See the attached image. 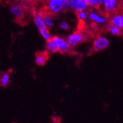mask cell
Masks as SVG:
<instances>
[{"mask_svg": "<svg viewBox=\"0 0 123 123\" xmlns=\"http://www.w3.org/2000/svg\"><path fill=\"white\" fill-rule=\"evenodd\" d=\"M60 26L63 30H67L68 29V24L66 22H61L60 24Z\"/></svg>", "mask_w": 123, "mask_h": 123, "instance_id": "obj_16", "label": "cell"}, {"mask_svg": "<svg viewBox=\"0 0 123 123\" xmlns=\"http://www.w3.org/2000/svg\"><path fill=\"white\" fill-rule=\"evenodd\" d=\"M10 82V76L7 73H0V86L6 87Z\"/></svg>", "mask_w": 123, "mask_h": 123, "instance_id": "obj_11", "label": "cell"}, {"mask_svg": "<svg viewBox=\"0 0 123 123\" xmlns=\"http://www.w3.org/2000/svg\"><path fill=\"white\" fill-rule=\"evenodd\" d=\"M89 18L97 23H105L106 22V18L100 17V16H98V14H96L95 13H93V12H91L89 14Z\"/></svg>", "mask_w": 123, "mask_h": 123, "instance_id": "obj_13", "label": "cell"}, {"mask_svg": "<svg viewBox=\"0 0 123 123\" xmlns=\"http://www.w3.org/2000/svg\"><path fill=\"white\" fill-rule=\"evenodd\" d=\"M86 39V34L85 33L84 30H76L73 33L69 35L67 38V42L71 47H75L77 45L82 43Z\"/></svg>", "mask_w": 123, "mask_h": 123, "instance_id": "obj_3", "label": "cell"}, {"mask_svg": "<svg viewBox=\"0 0 123 123\" xmlns=\"http://www.w3.org/2000/svg\"><path fill=\"white\" fill-rule=\"evenodd\" d=\"M102 2L103 0H88V5H92L96 8H99L101 4H102Z\"/></svg>", "mask_w": 123, "mask_h": 123, "instance_id": "obj_14", "label": "cell"}, {"mask_svg": "<svg viewBox=\"0 0 123 123\" xmlns=\"http://www.w3.org/2000/svg\"><path fill=\"white\" fill-rule=\"evenodd\" d=\"M107 30L112 34L116 35V36H119L122 33L121 29L117 27V26H116L114 25H113V24H109L107 26Z\"/></svg>", "mask_w": 123, "mask_h": 123, "instance_id": "obj_12", "label": "cell"}, {"mask_svg": "<svg viewBox=\"0 0 123 123\" xmlns=\"http://www.w3.org/2000/svg\"><path fill=\"white\" fill-rule=\"evenodd\" d=\"M109 45H110L109 40L106 38H105L104 36H98L94 41L92 50L94 52L100 51L107 49Z\"/></svg>", "mask_w": 123, "mask_h": 123, "instance_id": "obj_5", "label": "cell"}, {"mask_svg": "<svg viewBox=\"0 0 123 123\" xmlns=\"http://www.w3.org/2000/svg\"><path fill=\"white\" fill-rule=\"evenodd\" d=\"M68 6V2H64L62 0H48V4L45 11L50 14H56Z\"/></svg>", "mask_w": 123, "mask_h": 123, "instance_id": "obj_2", "label": "cell"}, {"mask_svg": "<svg viewBox=\"0 0 123 123\" xmlns=\"http://www.w3.org/2000/svg\"><path fill=\"white\" fill-rule=\"evenodd\" d=\"M76 15H77L78 19L81 20H85L87 18V14L83 12H78L76 13Z\"/></svg>", "mask_w": 123, "mask_h": 123, "instance_id": "obj_15", "label": "cell"}, {"mask_svg": "<svg viewBox=\"0 0 123 123\" xmlns=\"http://www.w3.org/2000/svg\"><path fill=\"white\" fill-rule=\"evenodd\" d=\"M110 24H113L120 29H123V14H116L110 20Z\"/></svg>", "mask_w": 123, "mask_h": 123, "instance_id": "obj_10", "label": "cell"}, {"mask_svg": "<svg viewBox=\"0 0 123 123\" xmlns=\"http://www.w3.org/2000/svg\"><path fill=\"white\" fill-rule=\"evenodd\" d=\"M33 20L34 23L36 24V26H37L40 34L42 35V36L43 38L48 41L51 39L52 37L49 33V30H48L47 26H45V23H44V19H43V15H42V12H38L36 13L33 16Z\"/></svg>", "mask_w": 123, "mask_h": 123, "instance_id": "obj_1", "label": "cell"}, {"mask_svg": "<svg viewBox=\"0 0 123 123\" xmlns=\"http://www.w3.org/2000/svg\"><path fill=\"white\" fill-rule=\"evenodd\" d=\"M49 59V52L48 51L37 52L36 55L35 61L38 66H44Z\"/></svg>", "mask_w": 123, "mask_h": 123, "instance_id": "obj_8", "label": "cell"}, {"mask_svg": "<svg viewBox=\"0 0 123 123\" xmlns=\"http://www.w3.org/2000/svg\"><path fill=\"white\" fill-rule=\"evenodd\" d=\"M51 40L55 43L57 52H60L61 54L69 52L71 49V46L69 45L67 41H66L65 39H63L62 38H60V37H58V36L52 37Z\"/></svg>", "mask_w": 123, "mask_h": 123, "instance_id": "obj_4", "label": "cell"}, {"mask_svg": "<svg viewBox=\"0 0 123 123\" xmlns=\"http://www.w3.org/2000/svg\"><path fill=\"white\" fill-rule=\"evenodd\" d=\"M82 1H83V2H85V3L88 5V0H82Z\"/></svg>", "mask_w": 123, "mask_h": 123, "instance_id": "obj_17", "label": "cell"}, {"mask_svg": "<svg viewBox=\"0 0 123 123\" xmlns=\"http://www.w3.org/2000/svg\"><path fill=\"white\" fill-rule=\"evenodd\" d=\"M62 1H64V2H68L69 0H62Z\"/></svg>", "mask_w": 123, "mask_h": 123, "instance_id": "obj_18", "label": "cell"}, {"mask_svg": "<svg viewBox=\"0 0 123 123\" xmlns=\"http://www.w3.org/2000/svg\"><path fill=\"white\" fill-rule=\"evenodd\" d=\"M10 12L13 15V17L18 20H24L25 12L23 5L19 3L12 4L10 6Z\"/></svg>", "mask_w": 123, "mask_h": 123, "instance_id": "obj_6", "label": "cell"}, {"mask_svg": "<svg viewBox=\"0 0 123 123\" xmlns=\"http://www.w3.org/2000/svg\"><path fill=\"white\" fill-rule=\"evenodd\" d=\"M68 5L71 8L76 12H82L88 7V4H86L82 0H69Z\"/></svg>", "mask_w": 123, "mask_h": 123, "instance_id": "obj_7", "label": "cell"}, {"mask_svg": "<svg viewBox=\"0 0 123 123\" xmlns=\"http://www.w3.org/2000/svg\"><path fill=\"white\" fill-rule=\"evenodd\" d=\"M104 8L109 13H113L117 12V0H103Z\"/></svg>", "mask_w": 123, "mask_h": 123, "instance_id": "obj_9", "label": "cell"}]
</instances>
